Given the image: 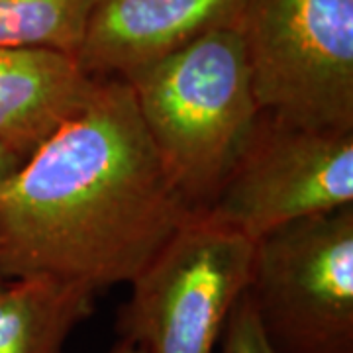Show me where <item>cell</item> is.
Segmentation results:
<instances>
[{
  "mask_svg": "<svg viewBox=\"0 0 353 353\" xmlns=\"http://www.w3.org/2000/svg\"><path fill=\"white\" fill-rule=\"evenodd\" d=\"M353 204V130L308 128L259 110L214 201L202 212L248 240Z\"/></svg>",
  "mask_w": 353,
  "mask_h": 353,
  "instance_id": "8992f818",
  "label": "cell"
},
{
  "mask_svg": "<svg viewBox=\"0 0 353 353\" xmlns=\"http://www.w3.org/2000/svg\"><path fill=\"white\" fill-rule=\"evenodd\" d=\"M124 81L179 189L206 210L259 114L240 26L212 30Z\"/></svg>",
  "mask_w": 353,
  "mask_h": 353,
  "instance_id": "7a4b0ae2",
  "label": "cell"
},
{
  "mask_svg": "<svg viewBox=\"0 0 353 353\" xmlns=\"http://www.w3.org/2000/svg\"><path fill=\"white\" fill-rule=\"evenodd\" d=\"M196 214L153 145L130 83L92 97L0 185L4 277L92 290L132 283Z\"/></svg>",
  "mask_w": 353,
  "mask_h": 353,
  "instance_id": "6da1fadb",
  "label": "cell"
},
{
  "mask_svg": "<svg viewBox=\"0 0 353 353\" xmlns=\"http://www.w3.org/2000/svg\"><path fill=\"white\" fill-rule=\"evenodd\" d=\"M97 290L51 277L0 287V353H65L77 324L94 310Z\"/></svg>",
  "mask_w": 353,
  "mask_h": 353,
  "instance_id": "9c48e42d",
  "label": "cell"
},
{
  "mask_svg": "<svg viewBox=\"0 0 353 353\" xmlns=\"http://www.w3.org/2000/svg\"><path fill=\"white\" fill-rule=\"evenodd\" d=\"M214 353H275L265 338L248 292L232 308Z\"/></svg>",
  "mask_w": 353,
  "mask_h": 353,
  "instance_id": "8fae6325",
  "label": "cell"
},
{
  "mask_svg": "<svg viewBox=\"0 0 353 353\" xmlns=\"http://www.w3.org/2000/svg\"><path fill=\"white\" fill-rule=\"evenodd\" d=\"M99 79L67 53L0 48V143L24 161L87 104Z\"/></svg>",
  "mask_w": 353,
  "mask_h": 353,
  "instance_id": "ba28073f",
  "label": "cell"
},
{
  "mask_svg": "<svg viewBox=\"0 0 353 353\" xmlns=\"http://www.w3.org/2000/svg\"><path fill=\"white\" fill-rule=\"evenodd\" d=\"M253 252L255 241L196 212L130 283L120 336L143 353H214L250 287Z\"/></svg>",
  "mask_w": 353,
  "mask_h": 353,
  "instance_id": "5b68a950",
  "label": "cell"
},
{
  "mask_svg": "<svg viewBox=\"0 0 353 353\" xmlns=\"http://www.w3.org/2000/svg\"><path fill=\"white\" fill-rule=\"evenodd\" d=\"M22 163V159L18 155H14L10 150H6L2 143H0V185L12 175L14 171L18 169V165ZM8 279L4 277V271H2V257H0V287L6 283Z\"/></svg>",
  "mask_w": 353,
  "mask_h": 353,
  "instance_id": "7c38bea8",
  "label": "cell"
},
{
  "mask_svg": "<svg viewBox=\"0 0 353 353\" xmlns=\"http://www.w3.org/2000/svg\"><path fill=\"white\" fill-rule=\"evenodd\" d=\"M110 353H143V352L139 350L136 343H132L130 340H124V338H122V340H120L118 343H116V345H114L112 352H110Z\"/></svg>",
  "mask_w": 353,
  "mask_h": 353,
  "instance_id": "4fadbf2b",
  "label": "cell"
},
{
  "mask_svg": "<svg viewBox=\"0 0 353 353\" xmlns=\"http://www.w3.org/2000/svg\"><path fill=\"white\" fill-rule=\"evenodd\" d=\"M245 292L275 353H353V204L259 238Z\"/></svg>",
  "mask_w": 353,
  "mask_h": 353,
  "instance_id": "3957f363",
  "label": "cell"
},
{
  "mask_svg": "<svg viewBox=\"0 0 353 353\" xmlns=\"http://www.w3.org/2000/svg\"><path fill=\"white\" fill-rule=\"evenodd\" d=\"M97 0H0V48L75 57Z\"/></svg>",
  "mask_w": 353,
  "mask_h": 353,
  "instance_id": "30bf717a",
  "label": "cell"
},
{
  "mask_svg": "<svg viewBox=\"0 0 353 353\" xmlns=\"http://www.w3.org/2000/svg\"><path fill=\"white\" fill-rule=\"evenodd\" d=\"M240 32L259 110L353 130V0H245Z\"/></svg>",
  "mask_w": 353,
  "mask_h": 353,
  "instance_id": "277c9868",
  "label": "cell"
},
{
  "mask_svg": "<svg viewBox=\"0 0 353 353\" xmlns=\"http://www.w3.org/2000/svg\"><path fill=\"white\" fill-rule=\"evenodd\" d=\"M245 0H97L75 59L92 77L128 79L204 34L240 26Z\"/></svg>",
  "mask_w": 353,
  "mask_h": 353,
  "instance_id": "52a82bcc",
  "label": "cell"
}]
</instances>
